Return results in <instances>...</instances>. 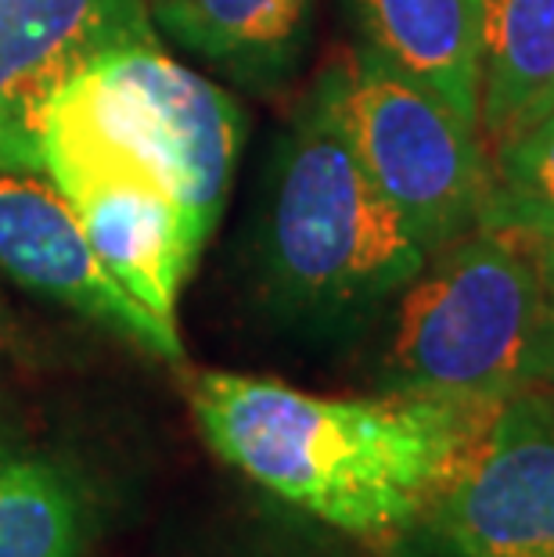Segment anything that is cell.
<instances>
[{"mask_svg":"<svg viewBox=\"0 0 554 557\" xmlns=\"http://www.w3.org/2000/svg\"><path fill=\"white\" fill-rule=\"evenodd\" d=\"M187 396L198 432L223 465L379 547L410 529L490 407L396 393L332 399L227 371L198 374Z\"/></svg>","mask_w":554,"mask_h":557,"instance_id":"1","label":"cell"},{"mask_svg":"<svg viewBox=\"0 0 554 557\" xmlns=\"http://www.w3.org/2000/svg\"><path fill=\"white\" fill-rule=\"evenodd\" d=\"M259 259L270 299L313 324H346L379 310L429 263L360 165L328 76L306 94L278 145Z\"/></svg>","mask_w":554,"mask_h":557,"instance_id":"2","label":"cell"},{"mask_svg":"<svg viewBox=\"0 0 554 557\" xmlns=\"http://www.w3.org/2000/svg\"><path fill=\"white\" fill-rule=\"evenodd\" d=\"M432 256L396 295L382 360L389 393L493 403L537 385V245L504 227H476Z\"/></svg>","mask_w":554,"mask_h":557,"instance_id":"3","label":"cell"},{"mask_svg":"<svg viewBox=\"0 0 554 557\" xmlns=\"http://www.w3.org/2000/svg\"><path fill=\"white\" fill-rule=\"evenodd\" d=\"M40 123L84 134L140 165L209 242L242 156L245 115L227 90L162 54L159 40L94 62L47 104Z\"/></svg>","mask_w":554,"mask_h":557,"instance_id":"4","label":"cell"},{"mask_svg":"<svg viewBox=\"0 0 554 557\" xmlns=\"http://www.w3.org/2000/svg\"><path fill=\"white\" fill-rule=\"evenodd\" d=\"M324 76L360 165L418 245L432 256L476 231L493 176L479 129L364 47Z\"/></svg>","mask_w":554,"mask_h":557,"instance_id":"5","label":"cell"},{"mask_svg":"<svg viewBox=\"0 0 554 557\" xmlns=\"http://www.w3.org/2000/svg\"><path fill=\"white\" fill-rule=\"evenodd\" d=\"M389 557H554V388L490 403Z\"/></svg>","mask_w":554,"mask_h":557,"instance_id":"6","label":"cell"},{"mask_svg":"<svg viewBox=\"0 0 554 557\" xmlns=\"http://www.w3.org/2000/svg\"><path fill=\"white\" fill-rule=\"evenodd\" d=\"M37 165L73 201L94 252L151 313L176 324V299L202 238L181 206L130 159L65 126H37Z\"/></svg>","mask_w":554,"mask_h":557,"instance_id":"7","label":"cell"},{"mask_svg":"<svg viewBox=\"0 0 554 557\" xmlns=\"http://www.w3.org/2000/svg\"><path fill=\"white\" fill-rule=\"evenodd\" d=\"M0 270L22 288L73 306L151 357L181 360L176 324L134 299L94 252L73 201L37 162L0 159Z\"/></svg>","mask_w":554,"mask_h":557,"instance_id":"8","label":"cell"},{"mask_svg":"<svg viewBox=\"0 0 554 557\" xmlns=\"http://www.w3.org/2000/svg\"><path fill=\"white\" fill-rule=\"evenodd\" d=\"M140 40H156L148 0H0V159L37 162L47 104Z\"/></svg>","mask_w":554,"mask_h":557,"instance_id":"9","label":"cell"},{"mask_svg":"<svg viewBox=\"0 0 554 557\" xmlns=\"http://www.w3.org/2000/svg\"><path fill=\"white\" fill-rule=\"evenodd\" d=\"M364 51L479 129L482 0H349Z\"/></svg>","mask_w":554,"mask_h":557,"instance_id":"10","label":"cell"},{"mask_svg":"<svg viewBox=\"0 0 554 557\" xmlns=\"http://www.w3.org/2000/svg\"><path fill=\"white\" fill-rule=\"evenodd\" d=\"M551 112L554 0H482V137L497 151Z\"/></svg>","mask_w":554,"mask_h":557,"instance_id":"11","label":"cell"},{"mask_svg":"<svg viewBox=\"0 0 554 557\" xmlns=\"http://www.w3.org/2000/svg\"><path fill=\"white\" fill-rule=\"evenodd\" d=\"M313 0H148L176 44L227 73L274 83L299 58Z\"/></svg>","mask_w":554,"mask_h":557,"instance_id":"12","label":"cell"},{"mask_svg":"<svg viewBox=\"0 0 554 557\" xmlns=\"http://www.w3.org/2000/svg\"><path fill=\"white\" fill-rule=\"evenodd\" d=\"M84 540L76 482L47 460L0 454V557H79Z\"/></svg>","mask_w":554,"mask_h":557,"instance_id":"13","label":"cell"},{"mask_svg":"<svg viewBox=\"0 0 554 557\" xmlns=\"http://www.w3.org/2000/svg\"><path fill=\"white\" fill-rule=\"evenodd\" d=\"M479 227H504L554 252V112L493 156Z\"/></svg>","mask_w":554,"mask_h":557,"instance_id":"14","label":"cell"},{"mask_svg":"<svg viewBox=\"0 0 554 557\" xmlns=\"http://www.w3.org/2000/svg\"><path fill=\"white\" fill-rule=\"evenodd\" d=\"M540 284H544V317H540L537 385L554 388V252H540Z\"/></svg>","mask_w":554,"mask_h":557,"instance_id":"15","label":"cell"}]
</instances>
